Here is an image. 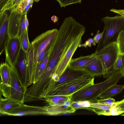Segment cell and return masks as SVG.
<instances>
[{
  "mask_svg": "<svg viewBox=\"0 0 124 124\" xmlns=\"http://www.w3.org/2000/svg\"><path fill=\"white\" fill-rule=\"evenodd\" d=\"M124 76V74L121 71L114 72L108 76L104 81L88 85L73 94L70 96L71 101L93 102L105 91L117 84L119 80Z\"/></svg>",
  "mask_w": 124,
  "mask_h": 124,
  "instance_id": "obj_1",
  "label": "cell"
},
{
  "mask_svg": "<svg viewBox=\"0 0 124 124\" xmlns=\"http://www.w3.org/2000/svg\"><path fill=\"white\" fill-rule=\"evenodd\" d=\"M104 27L102 37L95 52H98L109 44L116 41L119 33L124 30V17L117 16H106L102 19Z\"/></svg>",
  "mask_w": 124,
  "mask_h": 124,
  "instance_id": "obj_2",
  "label": "cell"
},
{
  "mask_svg": "<svg viewBox=\"0 0 124 124\" xmlns=\"http://www.w3.org/2000/svg\"><path fill=\"white\" fill-rule=\"evenodd\" d=\"M94 77L92 75L58 85L50 91L46 96H70L81 89L94 83Z\"/></svg>",
  "mask_w": 124,
  "mask_h": 124,
  "instance_id": "obj_3",
  "label": "cell"
},
{
  "mask_svg": "<svg viewBox=\"0 0 124 124\" xmlns=\"http://www.w3.org/2000/svg\"><path fill=\"white\" fill-rule=\"evenodd\" d=\"M102 63L104 78L111 74L114 65L119 54L116 42H113L98 52H95Z\"/></svg>",
  "mask_w": 124,
  "mask_h": 124,
  "instance_id": "obj_4",
  "label": "cell"
},
{
  "mask_svg": "<svg viewBox=\"0 0 124 124\" xmlns=\"http://www.w3.org/2000/svg\"><path fill=\"white\" fill-rule=\"evenodd\" d=\"M58 31L56 29L48 30L38 36L31 42L34 49L33 84L34 83L36 64L39 55L50 43L55 39Z\"/></svg>",
  "mask_w": 124,
  "mask_h": 124,
  "instance_id": "obj_5",
  "label": "cell"
},
{
  "mask_svg": "<svg viewBox=\"0 0 124 124\" xmlns=\"http://www.w3.org/2000/svg\"><path fill=\"white\" fill-rule=\"evenodd\" d=\"M10 68L11 87L9 97L22 104L23 103L27 88L24 85L15 66H10Z\"/></svg>",
  "mask_w": 124,
  "mask_h": 124,
  "instance_id": "obj_6",
  "label": "cell"
},
{
  "mask_svg": "<svg viewBox=\"0 0 124 124\" xmlns=\"http://www.w3.org/2000/svg\"><path fill=\"white\" fill-rule=\"evenodd\" d=\"M92 75H93L83 69L74 68L68 64L58 81L54 84L48 93L52 89L58 85Z\"/></svg>",
  "mask_w": 124,
  "mask_h": 124,
  "instance_id": "obj_7",
  "label": "cell"
},
{
  "mask_svg": "<svg viewBox=\"0 0 124 124\" xmlns=\"http://www.w3.org/2000/svg\"><path fill=\"white\" fill-rule=\"evenodd\" d=\"M84 33L81 34L72 43L57 66L53 73L58 78H59L61 77L68 65L75 52L79 47Z\"/></svg>",
  "mask_w": 124,
  "mask_h": 124,
  "instance_id": "obj_8",
  "label": "cell"
},
{
  "mask_svg": "<svg viewBox=\"0 0 124 124\" xmlns=\"http://www.w3.org/2000/svg\"><path fill=\"white\" fill-rule=\"evenodd\" d=\"M21 48L20 38L18 36L9 38L5 49L6 61L10 66H14Z\"/></svg>",
  "mask_w": 124,
  "mask_h": 124,
  "instance_id": "obj_9",
  "label": "cell"
},
{
  "mask_svg": "<svg viewBox=\"0 0 124 124\" xmlns=\"http://www.w3.org/2000/svg\"><path fill=\"white\" fill-rule=\"evenodd\" d=\"M12 8L4 11L0 15V54L5 49L9 38L8 27L10 18Z\"/></svg>",
  "mask_w": 124,
  "mask_h": 124,
  "instance_id": "obj_10",
  "label": "cell"
},
{
  "mask_svg": "<svg viewBox=\"0 0 124 124\" xmlns=\"http://www.w3.org/2000/svg\"><path fill=\"white\" fill-rule=\"evenodd\" d=\"M48 106H39L27 105L22 104L19 107L5 115L14 116L27 115H47Z\"/></svg>",
  "mask_w": 124,
  "mask_h": 124,
  "instance_id": "obj_11",
  "label": "cell"
},
{
  "mask_svg": "<svg viewBox=\"0 0 124 124\" xmlns=\"http://www.w3.org/2000/svg\"><path fill=\"white\" fill-rule=\"evenodd\" d=\"M0 95L6 98L9 97L11 87L10 68L9 65L6 61L0 64Z\"/></svg>",
  "mask_w": 124,
  "mask_h": 124,
  "instance_id": "obj_12",
  "label": "cell"
},
{
  "mask_svg": "<svg viewBox=\"0 0 124 124\" xmlns=\"http://www.w3.org/2000/svg\"><path fill=\"white\" fill-rule=\"evenodd\" d=\"M14 66L20 76L24 86L29 85V74L27 52L21 48L20 54Z\"/></svg>",
  "mask_w": 124,
  "mask_h": 124,
  "instance_id": "obj_13",
  "label": "cell"
},
{
  "mask_svg": "<svg viewBox=\"0 0 124 124\" xmlns=\"http://www.w3.org/2000/svg\"><path fill=\"white\" fill-rule=\"evenodd\" d=\"M70 103V99L62 104L52 106L48 105L47 115H55L74 113L76 110L71 106Z\"/></svg>",
  "mask_w": 124,
  "mask_h": 124,
  "instance_id": "obj_14",
  "label": "cell"
},
{
  "mask_svg": "<svg viewBox=\"0 0 124 124\" xmlns=\"http://www.w3.org/2000/svg\"><path fill=\"white\" fill-rule=\"evenodd\" d=\"M92 59L84 66L82 69L89 72L95 77L103 75L104 69L102 62L96 54Z\"/></svg>",
  "mask_w": 124,
  "mask_h": 124,
  "instance_id": "obj_15",
  "label": "cell"
},
{
  "mask_svg": "<svg viewBox=\"0 0 124 124\" xmlns=\"http://www.w3.org/2000/svg\"><path fill=\"white\" fill-rule=\"evenodd\" d=\"M21 13L15 12L13 8L10 18L8 27V33L9 38L18 36Z\"/></svg>",
  "mask_w": 124,
  "mask_h": 124,
  "instance_id": "obj_16",
  "label": "cell"
},
{
  "mask_svg": "<svg viewBox=\"0 0 124 124\" xmlns=\"http://www.w3.org/2000/svg\"><path fill=\"white\" fill-rule=\"evenodd\" d=\"M22 104L9 97L4 98L0 95V112L5 115L19 107Z\"/></svg>",
  "mask_w": 124,
  "mask_h": 124,
  "instance_id": "obj_17",
  "label": "cell"
},
{
  "mask_svg": "<svg viewBox=\"0 0 124 124\" xmlns=\"http://www.w3.org/2000/svg\"><path fill=\"white\" fill-rule=\"evenodd\" d=\"M95 53L91 55L80 56L76 58L71 59L69 64L71 67L76 69H82L84 66L89 62L93 58Z\"/></svg>",
  "mask_w": 124,
  "mask_h": 124,
  "instance_id": "obj_18",
  "label": "cell"
},
{
  "mask_svg": "<svg viewBox=\"0 0 124 124\" xmlns=\"http://www.w3.org/2000/svg\"><path fill=\"white\" fill-rule=\"evenodd\" d=\"M124 88L123 85H118L117 84L110 86L98 97L99 99H104L115 96L121 93Z\"/></svg>",
  "mask_w": 124,
  "mask_h": 124,
  "instance_id": "obj_19",
  "label": "cell"
},
{
  "mask_svg": "<svg viewBox=\"0 0 124 124\" xmlns=\"http://www.w3.org/2000/svg\"><path fill=\"white\" fill-rule=\"evenodd\" d=\"M29 74V85L33 83V72L34 62V49L31 44L27 52Z\"/></svg>",
  "mask_w": 124,
  "mask_h": 124,
  "instance_id": "obj_20",
  "label": "cell"
},
{
  "mask_svg": "<svg viewBox=\"0 0 124 124\" xmlns=\"http://www.w3.org/2000/svg\"><path fill=\"white\" fill-rule=\"evenodd\" d=\"M70 96L55 95L47 96L43 99L48 105L52 106L62 103L70 98Z\"/></svg>",
  "mask_w": 124,
  "mask_h": 124,
  "instance_id": "obj_21",
  "label": "cell"
},
{
  "mask_svg": "<svg viewBox=\"0 0 124 124\" xmlns=\"http://www.w3.org/2000/svg\"><path fill=\"white\" fill-rule=\"evenodd\" d=\"M51 50L46 57L37 66L34 83H36L38 80L39 78L46 69L48 62Z\"/></svg>",
  "mask_w": 124,
  "mask_h": 124,
  "instance_id": "obj_22",
  "label": "cell"
},
{
  "mask_svg": "<svg viewBox=\"0 0 124 124\" xmlns=\"http://www.w3.org/2000/svg\"><path fill=\"white\" fill-rule=\"evenodd\" d=\"M21 48L25 51L27 52L31 46L29 40L28 31H24L20 37Z\"/></svg>",
  "mask_w": 124,
  "mask_h": 124,
  "instance_id": "obj_23",
  "label": "cell"
},
{
  "mask_svg": "<svg viewBox=\"0 0 124 124\" xmlns=\"http://www.w3.org/2000/svg\"><path fill=\"white\" fill-rule=\"evenodd\" d=\"M112 106L96 102H90L89 107L86 109L93 111L94 110H105L110 109Z\"/></svg>",
  "mask_w": 124,
  "mask_h": 124,
  "instance_id": "obj_24",
  "label": "cell"
},
{
  "mask_svg": "<svg viewBox=\"0 0 124 124\" xmlns=\"http://www.w3.org/2000/svg\"><path fill=\"white\" fill-rule=\"evenodd\" d=\"M27 13H22L20 17V23L19 25L18 36L20 37L23 32L25 31H28L27 29L26 24V16Z\"/></svg>",
  "mask_w": 124,
  "mask_h": 124,
  "instance_id": "obj_25",
  "label": "cell"
},
{
  "mask_svg": "<svg viewBox=\"0 0 124 124\" xmlns=\"http://www.w3.org/2000/svg\"><path fill=\"white\" fill-rule=\"evenodd\" d=\"M22 0H9L2 9L0 10V14H2L5 10L13 8H15L20 4Z\"/></svg>",
  "mask_w": 124,
  "mask_h": 124,
  "instance_id": "obj_26",
  "label": "cell"
},
{
  "mask_svg": "<svg viewBox=\"0 0 124 124\" xmlns=\"http://www.w3.org/2000/svg\"><path fill=\"white\" fill-rule=\"evenodd\" d=\"M119 49V53L122 54L124 53V30L119 33L116 41Z\"/></svg>",
  "mask_w": 124,
  "mask_h": 124,
  "instance_id": "obj_27",
  "label": "cell"
},
{
  "mask_svg": "<svg viewBox=\"0 0 124 124\" xmlns=\"http://www.w3.org/2000/svg\"><path fill=\"white\" fill-rule=\"evenodd\" d=\"M71 105L76 110L81 108L86 109L89 107L90 102L87 101L73 102L71 101Z\"/></svg>",
  "mask_w": 124,
  "mask_h": 124,
  "instance_id": "obj_28",
  "label": "cell"
},
{
  "mask_svg": "<svg viewBox=\"0 0 124 124\" xmlns=\"http://www.w3.org/2000/svg\"><path fill=\"white\" fill-rule=\"evenodd\" d=\"M55 39L50 43L41 53L37 62L36 67L37 65L46 57L50 51L54 43Z\"/></svg>",
  "mask_w": 124,
  "mask_h": 124,
  "instance_id": "obj_29",
  "label": "cell"
},
{
  "mask_svg": "<svg viewBox=\"0 0 124 124\" xmlns=\"http://www.w3.org/2000/svg\"><path fill=\"white\" fill-rule=\"evenodd\" d=\"M34 0H22L19 6L14 9L15 12L18 13H23L26 6L29 3H33Z\"/></svg>",
  "mask_w": 124,
  "mask_h": 124,
  "instance_id": "obj_30",
  "label": "cell"
},
{
  "mask_svg": "<svg viewBox=\"0 0 124 124\" xmlns=\"http://www.w3.org/2000/svg\"><path fill=\"white\" fill-rule=\"evenodd\" d=\"M123 70V64L121 54L119 53L117 60L115 63L111 73L115 72L122 71Z\"/></svg>",
  "mask_w": 124,
  "mask_h": 124,
  "instance_id": "obj_31",
  "label": "cell"
},
{
  "mask_svg": "<svg viewBox=\"0 0 124 124\" xmlns=\"http://www.w3.org/2000/svg\"><path fill=\"white\" fill-rule=\"evenodd\" d=\"M115 100L114 98L110 97L106 99H96L92 102H96L101 104L112 106L115 102Z\"/></svg>",
  "mask_w": 124,
  "mask_h": 124,
  "instance_id": "obj_32",
  "label": "cell"
},
{
  "mask_svg": "<svg viewBox=\"0 0 124 124\" xmlns=\"http://www.w3.org/2000/svg\"><path fill=\"white\" fill-rule=\"evenodd\" d=\"M82 0H57L60 5L61 8L72 4L81 3Z\"/></svg>",
  "mask_w": 124,
  "mask_h": 124,
  "instance_id": "obj_33",
  "label": "cell"
},
{
  "mask_svg": "<svg viewBox=\"0 0 124 124\" xmlns=\"http://www.w3.org/2000/svg\"><path fill=\"white\" fill-rule=\"evenodd\" d=\"M99 31L98 30L97 32V33L95 35L93 38L94 41L96 43H98L102 37L103 35V31L102 32L100 33H99Z\"/></svg>",
  "mask_w": 124,
  "mask_h": 124,
  "instance_id": "obj_34",
  "label": "cell"
},
{
  "mask_svg": "<svg viewBox=\"0 0 124 124\" xmlns=\"http://www.w3.org/2000/svg\"><path fill=\"white\" fill-rule=\"evenodd\" d=\"M96 43L94 41L93 39L90 38L89 39L87 40L86 41L85 44H84L82 46H85L87 47L88 46L89 47H91L92 44L94 46H95Z\"/></svg>",
  "mask_w": 124,
  "mask_h": 124,
  "instance_id": "obj_35",
  "label": "cell"
},
{
  "mask_svg": "<svg viewBox=\"0 0 124 124\" xmlns=\"http://www.w3.org/2000/svg\"><path fill=\"white\" fill-rule=\"evenodd\" d=\"M110 11L124 17V9H116L112 8L110 9Z\"/></svg>",
  "mask_w": 124,
  "mask_h": 124,
  "instance_id": "obj_36",
  "label": "cell"
},
{
  "mask_svg": "<svg viewBox=\"0 0 124 124\" xmlns=\"http://www.w3.org/2000/svg\"><path fill=\"white\" fill-rule=\"evenodd\" d=\"M9 0H0V10H1Z\"/></svg>",
  "mask_w": 124,
  "mask_h": 124,
  "instance_id": "obj_37",
  "label": "cell"
},
{
  "mask_svg": "<svg viewBox=\"0 0 124 124\" xmlns=\"http://www.w3.org/2000/svg\"><path fill=\"white\" fill-rule=\"evenodd\" d=\"M33 3H31L27 4L24 8L23 13H27L28 10L32 6Z\"/></svg>",
  "mask_w": 124,
  "mask_h": 124,
  "instance_id": "obj_38",
  "label": "cell"
},
{
  "mask_svg": "<svg viewBox=\"0 0 124 124\" xmlns=\"http://www.w3.org/2000/svg\"><path fill=\"white\" fill-rule=\"evenodd\" d=\"M58 19V18L55 16H53L51 17V20L54 23L57 22Z\"/></svg>",
  "mask_w": 124,
  "mask_h": 124,
  "instance_id": "obj_39",
  "label": "cell"
},
{
  "mask_svg": "<svg viewBox=\"0 0 124 124\" xmlns=\"http://www.w3.org/2000/svg\"><path fill=\"white\" fill-rule=\"evenodd\" d=\"M123 64V70L124 69V53L121 54Z\"/></svg>",
  "mask_w": 124,
  "mask_h": 124,
  "instance_id": "obj_40",
  "label": "cell"
},
{
  "mask_svg": "<svg viewBox=\"0 0 124 124\" xmlns=\"http://www.w3.org/2000/svg\"><path fill=\"white\" fill-rule=\"evenodd\" d=\"M40 0H34V1L37 2L39 1Z\"/></svg>",
  "mask_w": 124,
  "mask_h": 124,
  "instance_id": "obj_41",
  "label": "cell"
},
{
  "mask_svg": "<svg viewBox=\"0 0 124 124\" xmlns=\"http://www.w3.org/2000/svg\"><path fill=\"white\" fill-rule=\"evenodd\" d=\"M122 73L124 74V69L123 70L121 71Z\"/></svg>",
  "mask_w": 124,
  "mask_h": 124,
  "instance_id": "obj_42",
  "label": "cell"
},
{
  "mask_svg": "<svg viewBox=\"0 0 124 124\" xmlns=\"http://www.w3.org/2000/svg\"><path fill=\"white\" fill-rule=\"evenodd\" d=\"M121 116H124V114H121Z\"/></svg>",
  "mask_w": 124,
  "mask_h": 124,
  "instance_id": "obj_43",
  "label": "cell"
},
{
  "mask_svg": "<svg viewBox=\"0 0 124 124\" xmlns=\"http://www.w3.org/2000/svg\"><path fill=\"white\" fill-rule=\"evenodd\" d=\"M123 86L124 87V85H123Z\"/></svg>",
  "mask_w": 124,
  "mask_h": 124,
  "instance_id": "obj_44",
  "label": "cell"
},
{
  "mask_svg": "<svg viewBox=\"0 0 124 124\" xmlns=\"http://www.w3.org/2000/svg\"></svg>",
  "mask_w": 124,
  "mask_h": 124,
  "instance_id": "obj_45",
  "label": "cell"
}]
</instances>
